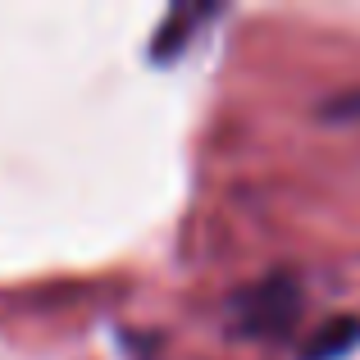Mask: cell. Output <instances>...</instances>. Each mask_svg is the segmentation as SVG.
Returning <instances> with one entry per match:
<instances>
[{"mask_svg":"<svg viewBox=\"0 0 360 360\" xmlns=\"http://www.w3.org/2000/svg\"><path fill=\"white\" fill-rule=\"evenodd\" d=\"M301 315V283L292 274H274V278L255 283L238 297V315L233 328L246 338H283Z\"/></svg>","mask_w":360,"mask_h":360,"instance_id":"obj_1","label":"cell"},{"mask_svg":"<svg viewBox=\"0 0 360 360\" xmlns=\"http://www.w3.org/2000/svg\"><path fill=\"white\" fill-rule=\"evenodd\" d=\"M214 14H219L214 5H178L174 14H169L165 23L155 27L150 55H155V60H174V55H183L187 41H192V27H201L205 18H214Z\"/></svg>","mask_w":360,"mask_h":360,"instance_id":"obj_2","label":"cell"},{"mask_svg":"<svg viewBox=\"0 0 360 360\" xmlns=\"http://www.w3.org/2000/svg\"><path fill=\"white\" fill-rule=\"evenodd\" d=\"M356 342H360V319L342 315V319H333V324H324L306 347H301V360H338V356L352 352Z\"/></svg>","mask_w":360,"mask_h":360,"instance_id":"obj_3","label":"cell"},{"mask_svg":"<svg viewBox=\"0 0 360 360\" xmlns=\"http://www.w3.org/2000/svg\"><path fill=\"white\" fill-rule=\"evenodd\" d=\"M319 119H338V123L360 119V91H342V96L324 101V105H319Z\"/></svg>","mask_w":360,"mask_h":360,"instance_id":"obj_4","label":"cell"}]
</instances>
